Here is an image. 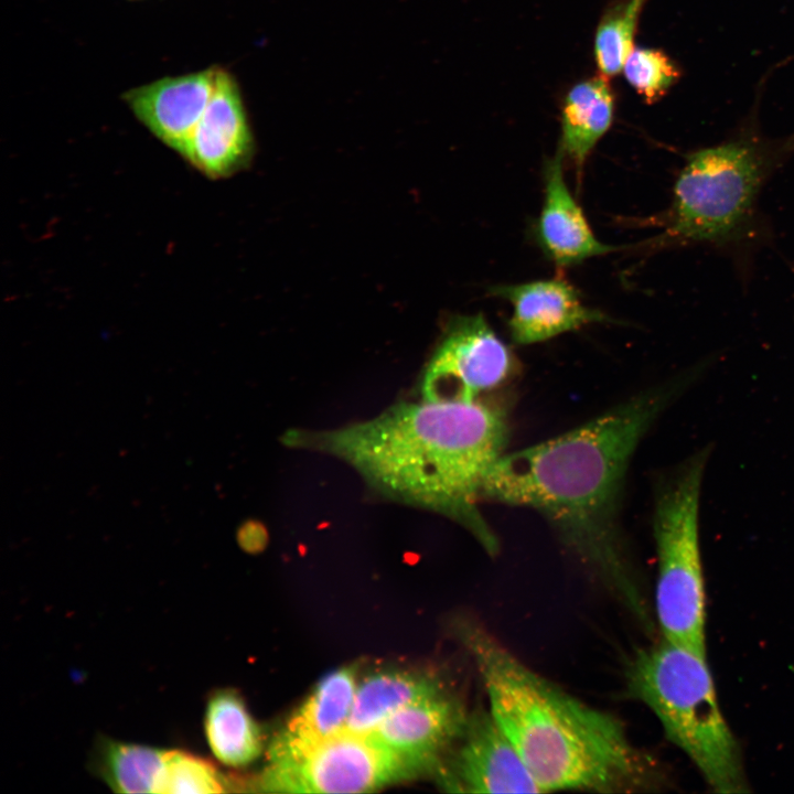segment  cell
Wrapping results in <instances>:
<instances>
[{"label":"cell","instance_id":"obj_1","mask_svg":"<svg viewBox=\"0 0 794 794\" xmlns=\"http://www.w3.org/2000/svg\"><path fill=\"white\" fill-rule=\"evenodd\" d=\"M700 371L643 391L552 439L504 452L481 490L482 502L539 513L591 581L648 635L657 625L620 525L622 490L641 439Z\"/></svg>","mask_w":794,"mask_h":794},{"label":"cell","instance_id":"obj_2","mask_svg":"<svg viewBox=\"0 0 794 794\" xmlns=\"http://www.w3.org/2000/svg\"><path fill=\"white\" fill-rule=\"evenodd\" d=\"M507 438L504 416L479 400L420 399L336 429H291L282 442L345 461L380 496L454 521L494 557L500 540L479 505Z\"/></svg>","mask_w":794,"mask_h":794},{"label":"cell","instance_id":"obj_3","mask_svg":"<svg viewBox=\"0 0 794 794\" xmlns=\"http://www.w3.org/2000/svg\"><path fill=\"white\" fill-rule=\"evenodd\" d=\"M455 629L479 673L489 710L543 793L669 787L663 764L633 742L616 716L533 669L476 618L460 619Z\"/></svg>","mask_w":794,"mask_h":794},{"label":"cell","instance_id":"obj_4","mask_svg":"<svg viewBox=\"0 0 794 794\" xmlns=\"http://www.w3.org/2000/svg\"><path fill=\"white\" fill-rule=\"evenodd\" d=\"M624 682L626 696L654 713L712 791H749L740 745L721 711L707 658L661 636L629 657Z\"/></svg>","mask_w":794,"mask_h":794},{"label":"cell","instance_id":"obj_5","mask_svg":"<svg viewBox=\"0 0 794 794\" xmlns=\"http://www.w3.org/2000/svg\"><path fill=\"white\" fill-rule=\"evenodd\" d=\"M794 148L740 137L698 149L686 158L673 189L665 239L723 244L749 223L768 178Z\"/></svg>","mask_w":794,"mask_h":794},{"label":"cell","instance_id":"obj_6","mask_svg":"<svg viewBox=\"0 0 794 794\" xmlns=\"http://www.w3.org/2000/svg\"><path fill=\"white\" fill-rule=\"evenodd\" d=\"M709 455V448L700 449L662 478L653 514L656 625L663 639L704 658H707L706 589L699 507Z\"/></svg>","mask_w":794,"mask_h":794},{"label":"cell","instance_id":"obj_7","mask_svg":"<svg viewBox=\"0 0 794 794\" xmlns=\"http://www.w3.org/2000/svg\"><path fill=\"white\" fill-rule=\"evenodd\" d=\"M417 776L369 734L346 729L292 755L271 760L256 784L277 793H361Z\"/></svg>","mask_w":794,"mask_h":794},{"label":"cell","instance_id":"obj_8","mask_svg":"<svg viewBox=\"0 0 794 794\" xmlns=\"http://www.w3.org/2000/svg\"><path fill=\"white\" fill-rule=\"evenodd\" d=\"M514 356L482 314L451 316L429 358L421 399L474 403L513 372Z\"/></svg>","mask_w":794,"mask_h":794},{"label":"cell","instance_id":"obj_9","mask_svg":"<svg viewBox=\"0 0 794 794\" xmlns=\"http://www.w3.org/2000/svg\"><path fill=\"white\" fill-rule=\"evenodd\" d=\"M437 775L450 792L543 793L489 708L469 713Z\"/></svg>","mask_w":794,"mask_h":794},{"label":"cell","instance_id":"obj_10","mask_svg":"<svg viewBox=\"0 0 794 794\" xmlns=\"http://www.w3.org/2000/svg\"><path fill=\"white\" fill-rule=\"evenodd\" d=\"M469 713L447 687L385 718L369 736L419 775L437 773L462 732Z\"/></svg>","mask_w":794,"mask_h":794},{"label":"cell","instance_id":"obj_11","mask_svg":"<svg viewBox=\"0 0 794 794\" xmlns=\"http://www.w3.org/2000/svg\"><path fill=\"white\" fill-rule=\"evenodd\" d=\"M253 139L238 86L217 67L214 90L180 154L210 178L227 176L244 167Z\"/></svg>","mask_w":794,"mask_h":794},{"label":"cell","instance_id":"obj_12","mask_svg":"<svg viewBox=\"0 0 794 794\" xmlns=\"http://www.w3.org/2000/svg\"><path fill=\"white\" fill-rule=\"evenodd\" d=\"M489 291L512 304L508 330L518 345L540 343L584 325L610 321L603 312L587 307L579 291L562 278L498 285Z\"/></svg>","mask_w":794,"mask_h":794},{"label":"cell","instance_id":"obj_13","mask_svg":"<svg viewBox=\"0 0 794 794\" xmlns=\"http://www.w3.org/2000/svg\"><path fill=\"white\" fill-rule=\"evenodd\" d=\"M216 68L160 78L129 89L124 100L150 132L180 153L211 99Z\"/></svg>","mask_w":794,"mask_h":794},{"label":"cell","instance_id":"obj_14","mask_svg":"<svg viewBox=\"0 0 794 794\" xmlns=\"http://www.w3.org/2000/svg\"><path fill=\"white\" fill-rule=\"evenodd\" d=\"M564 160L558 149L545 162L544 200L536 225L540 248L557 268L562 269L618 249L594 235L566 182Z\"/></svg>","mask_w":794,"mask_h":794},{"label":"cell","instance_id":"obj_15","mask_svg":"<svg viewBox=\"0 0 794 794\" xmlns=\"http://www.w3.org/2000/svg\"><path fill=\"white\" fill-rule=\"evenodd\" d=\"M357 687L354 667L325 675L271 741L269 761L286 758L346 728Z\"/></svg>","mask_w":794,"mask_h":794},{"label":"cell","instance_id":"obj_16","mask_svg":"<svg viewBox=\"0 0 794 794\" xmlns=\"http://www.w3.org/2000/svg\"><path fill=\"white\" fill-rule=\"evenodd\" d=\"M615 97L609 78L597 76L576 83L564 97L558 149L578 174L598 141L610 129Z\"/></svg>","mask_w":794,"mask_h":794},{"label":"cell","instance_id":"obj_17","mask_svg":"<svg viewBox=\"0 0 794 794\" xmlns=\"http://www.w3.org/2000/svg\"><path fill=\"white\" fill-rule=\"evenodd\" d=\"M446 686L431 673L405 669L376 670L357 683L346 730L369 734L397 709Z\"/></svg>","mask_w":794,"mask_h":794},{"label":"cell","instance_id":"obj_18","mask_svg":"<svg viewBox=\"0 0 794 794\" xmlns=\"http://www.w3.org/2000/svg\"><path fill=\"white\" fill-rule=\"evenodd\" d=\"M204 731L213 754L229 766H244L261 752L260 730L233 690L215 691L206 704Z\"/></svg>","mask_w":794,"mask_h":794},{"label":"cell","instance_id":"obj_19","mask_svg":"<svg viewBox=\"0 0 794 794\" xmlns=\"http://www.w3.org/2000/svg\"><path fill=\"white\" fill-rule=\"evenodd\" d=\"M167 750L126 743L108 738L98 740L94 769L119 793H159Z\"/></svg>","mask_w":794,"mask_h":794},{"label":"cell","instance_id":"obj_20","mask_svg":"<svg viewBox=\"0 0 794 794\" xmlns=\"http://www.w3.org/2000/svg\"><path fill=\"white\" fill-rule=\"evenodd\" d=\"M648 0H619L602 13L593 41L599 74L610 78L622 72L634 46L640 15Z\"/></svg>","mask_w":794,"mask_h":794},{"label":"cell","instance_id":"obj_21","mask_svg":"<svg viewBox=\"0 0 794 794\" xmlns=\"http://www.w3.org/2000/svg\"><path fill=\"white\" fill-rule=\"evenodd\" d=\"M237 785L212 762L182 750H167L159 793H222Z\"/></svg>","mask_w":794,"mask_h":794},{"label":"cell","instance_id":"obj_22","mask_svg":"<svg viewBox=\"0 0 794 794\" xmlns=\"http://www.w3.org/2000/svg\"><path fill=\"white\" fill-rule=\"evenodd\" d=\"M626 82L647 104L664 97L682 77L678 64L654 47H634L624 62Z\"/></svg>","mask_w":794,"mask_h":794},{"label":"cell","instance_id":"obj_23","mask_svg":"<svg viewBox=\"0 0 794 794\" xmlns=\"http://www.w3.org/2000/svg\"><path fill=\"white\" fill-rule=\"evenodd\" d=\"M238 543L239 545L245 548L248 551L257 550L260 543L262 541L260 537V529L258 528L257 524L254 523H245L238 530Z\"/></svg>","mask_w":794,"mask_h":794}]
</instances>
